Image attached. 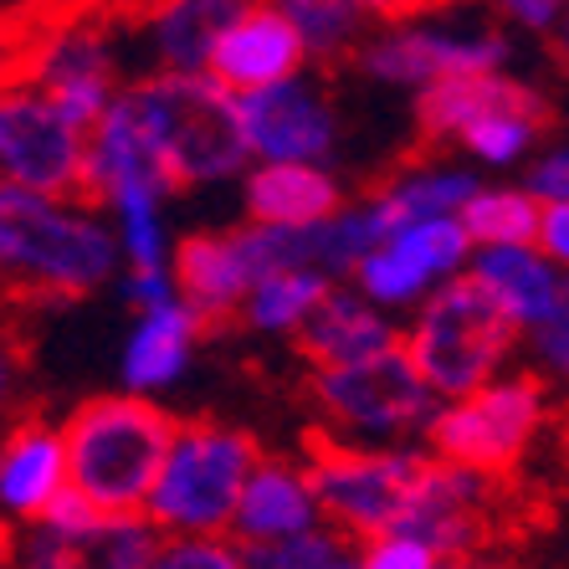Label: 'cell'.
Returning <instances> with one entry per match:
<instances>
[{
	"label": "cell",
	"instance_id": "cell-25",
	"mask_svg": "<svg viewBox=\"0 0 569 569\" xmlns=\"http://www.w3.org/2000/svg\"><path fill=\"white\" fill-rule=\"evenodd\" d=\"M477 186H482V180L457 170V164H411V170H400L396 180H385L370 196L380 200V211L390 216V226H406V221L457 216Z\"/></svg>",
	"mask_w": 569,
	"mask_h": 569
},
{
	"label": "cell",
	"instance_id": "cell-10",
	"mask_svg": "<svg viewBox=\"0 0 569 569\" xmlns=\"http://www.w3.org/2000/svg\"><path fill=\"white\" fill-rule=\"evenodd\" d=\"M508 47L503 31L488 27H431V21H406V27H385L380 37H365L355 47V62L370 72L375 82L390 88H431L441 78H467V72H508Z\"/></svg>",
	"mask_w": 569,
	"mask_h": 569
},
{
	"label": "cell",
	"instance_id": "cell-2",
	"mask_svg": "<svg viewBox=\"0 0 569 569\" xmlns=\"http://www.w3.org/2000/svg\"><path fill=\"white\" fill-rule=\"evenodd\" d=\"M174 421L144 396H98L67 416L62 472L67 488L98 513H139L164 462Z\"/></svg>",
	"mask_w": 569,
	"mask_h": 569
},
{
	"label": "cell",
	"instance_id": "cell-20",
	"mask_svg": "<svg viewBox=\"0 0 569 569\" xmlns=\"http://www.w3.org/2000/svg\"><path fill=\"white\" fill-rule=\"evenodd\" d=\"M62 488V437L37 416H6L0 421V503L21 518H41Z\"/></svg>",
	"mask_w": 569,
	"mask_h": 569
},
{
	"label": "cell",
	"instance_id": "cell-9",
	"mask_svg": "<svg viewBox=\"0 0 569 569\" xmlns=\"http://www.w3.org/2000/svg\"><path fill=\"white\" fill-rule=\"evenodd\" d=\"M88 133L57 113V103L27 78L0 82V186L37 196H82Z\"/></svg>",
	"mask_w": 569,
	"mask_h": 569
},
{
	"label": "cell",
	"instance_id": "cell-11",
	"mask_svg": "<svg viewBox=\"0 0 569 569\" xmlns=\"http://www.w3.org/2000/svg\"><path fill=\"white\" fill-rule=\"evenodd\" d=\"M313 400L333 416V426L359 431V437H396V431L426 426L437 411V396L426 390V380L416 375L400 345L359 359V365L318 370Z\"/></svg>",
	"mask_w": 569,
	"mask_h": 569
},
{
	"label": "cell",
	"instance_id": "cell-43",
	"mask_svg": "<svg viewBox=\"0 0 569 569\" xmlns=\"http://www.w3.org/2000/svg\"><path fill=\"white\" fill-rule=\"evenodd\" d=\"M323 569H355V565H349V559H333V565H323Z\"/></svg>",
	"mask_w": 569,
	"mask_h": 569
},
{
	"label": "cell",
	"instance_id": "cell-27",
	"mask_svg": "<svg viewBox=\"0 0 569 569\" xmlns=\"http://www.w3.org/2000/svg\"><path fill=\"white\" fill-rule=\"evenodd\" d=\"M457 221H462L472 252L477 247H533L539 200H529L523 186H477L457 211Z\"/></svg>",
	"mask_w": 569,
	"mask_h": 569
},
{
	"label": "cell",
	"instance_id": "cell-42",
	"mask_svg": "<svg viewBox=\"0 0 569 569\" xmlns=\"http://www.w3.org/2000/svg\"><path fill=\"white\" fill-rule=\"evenodd\" d=\"M11 559H16V533L0 523V569H11Z\"/></svg>",
	"mask_w": 569,
	"mask_h": 569
},
{
	"label": "cell",
	"instance_id": "cell-41",
	"mask_svg": "<svg viewBox=\"0 0 569 569\" xmlns=\"http://www.w3.org/2000/svg\"><path fill=\"white\" fill-rule=\"evenodd\" d=\"M41 6H62V11H103V16H119L129 0H27L21 11H41Z\"/></svg>",
	"mask_w": 569,
	"mask_h": 569
},
{
	"label": "cell",
	"instance_id": "cell-15",
	"mask_svg": "<svg viewBox=\"0 0 569 569\" xmlns=\"http://www.w3.org/2000/svg\"><path fill=\"white\" fill-rule=\"evenodd\" d=\"M170 282L174 298L211 329V323H231L241 298L252 292L257 267L247 252L241 226L231 231H190L170 247Z\"/></svg>",
	"mask_w": 569,
	"mask_h": 569
},
{
	"label": "cell",
	"instance_id": "cell-34",
	"mask_svg": "<svg viewBox=\"0 0 569 569\" xmlns=\"http://www.w3.org/2000/svg\"><path fill=\"white\" fill-rule=\"evenodd\" d=\"M565 6L569 0H498V11H503L508 27L529 31V37H559Z\"/></svg>",
	"mask_w": 569,
	"mask_h": 569
},
{
	"label": "cell",
	"instance_id": "cell-17",
	"mask_svg": "<svg viewBox=\"0 0 569 569\" xmlns=\"http://www.w3.org/2000/svg\"><path fill=\"white\" fill-rule=\"evenodd\" d=\"M159 529L144 513H93L82 529L41 523L27 539V569H144Z\"/></svg>",
	"mask_w": 569,
	"mask_h": 569
},
{
	"label": "cell",
	"instance_id": "cell-4",
	"mask_svg": "<svg viewBox=\"0 0 569 569\" xmlns=\"http://www.w3.org/2000/svg\"><path fill=\"white\" fill-rule=\"evenodd\" d=\"M518 339L523 333L508 318V308L472 272H457L421 298V313L400 333V349L431 396L457 400L477 385L498 380V365H508Z\"/></svg>",
	"mask_w": 569,
	"mask_h": 569
},
{
	"label": "cell",
	"instance_id": "cell-3",
	"mask_svg": "<svg viewBox=\"0 0 569 569\" xmlns=\"http://www.w3.org/2000/svg\"><path fill=\"white\" fill-rule=\"evenodd\" d=\"M119 103L149 133L174 190L216 186L252 164L241 144L237 98L216 88L206 72H144V78L123 82Z\"/></svg>",
	"mask_w": 569,
	"mask_h": 569
},
{
	"label": "cell",
	"instance_id": "cell-16",
	"mask_svg": "<svg viewBox=\"0 0 569 569\" xmlns=\"http://www.w3.org/2000/svg\"><path fill=\"white\" fill-rule=\"evenodd\" d=\"M241 0H129L119 21L144 41L149 72H206Z\"/></svg>",
	"mask_w": 569,
	"mask_h": 569
},
{
	"label": "cell",
	"instance_id": "cell-6",
	"mask_svg": "<svg viewBox=\"0 0 569 569\" xmlns=\"http://www.w3.org/2000/svg\"><path fill=\"white\" fill-rule=\"evenodd\" d=\"M21 78L57 103L72 129H93L113 98H119V41H113V16L103 11H62L41 6L27 11V57Z\"/></svg>",
	"mask_w": 569,
	"mask_h": 569
},
{
	"label": "cell",
	"instance_id": "cell-8",
	"mask_svg": "<svg viewBox=\"0 0 569 569\" xmlns=\"http://www.w3.org/2000/svg\"><path fill=\"white\" fill-rule=\"evenodd\" d=\"M543 411H549L543 385L533 375H508L457 396L447 411H431L426 437L437 447V462L498 482L523 462V451L543 426Z\"/></svg>",
	"mask_w": 569,
	"mask_h": 569
},
{
	"label": "cell",
	"instance_id": "cell-38",
	"mask_svg": "<svg viewBox=\"0 0 569 569\" xmlns=\"http://www.w3.org/2000/svg\"><path fill=\"white\" fill-rule=\"evenodd\" d=\"M123 298H129L133 313H144V308L170 303V298H174L170 267H144V272H129V278H123Z\"/></svg>",
	"mask_w": 569,
	"mask_h": 569
},
{
	"label": "cell",
	"instance_id": "cell-28",
	"mask_svg": "<svg viewBox=\"0 0 569 569\" xmlns=\"http://www.w3.org/2000/svg\"><path fill=\"white\" fill-rule=\"evenodd\" d=\"M288 27L298 31L308 62H339V57H355V47L365 41V11L359 0H272Z\"/></svg>",
	"mask_w": 569,
	"mask_h": 569
},
{
	"label": "cell",
	"instance_id": "cell-35",
	"mask_svg": "<svg viewBox=\"0 0 569 569\" xmlns=\"http://www.w3.org/2000/svg\"><path fill=\"white\" fill-rule=\"evenodd\" d=\"M359 569H437V555L421 549L416 539H400V533H385L365 549V565Z\"/></svg>",
	"mask_w": 569,
	"mask_h": 569
},
{
	"label": "cell",
	"instance_id": "cell-40",
	"mask_svg": "<svg viewBox=\"0 0 569 569\" xmlns=\"http://www.w3.org/2000/svg\"><path fill=\"white\" fill-rule=\"evenodd\" d=\"M529 345H533V355H539V365H549V370L559 375L569 359V318H555V323L529 329Z\"/></svg>",
	"mask_w": 569,
	"mask_h": 569
},
{
	"label": "cell",
	"instance_id": "cell-13",
	"mask_svg": "<svg viewBox=\"0 0 569 569\" xmlns=\"http://www.w3.org/2000/svg\"><path fill=\"white\" fill-rule=\"evenodd\" d=\"M237 119L252 164H323L339 149V108L313 78L237 98Z\"/></svg>",
	"mask_w": 569,
	"mask_h": 569
},
{
	"label": "cell",
	"instance_id": "cell-12",
	"mask_svg": "<svg viewBox=\"0 0 569 569\" xmlns=\"http://www.w3.org/2000/svg\"><path fill=\"white\" fill-rule=\"evenodd\" d=\"M472 262V241H467L457 216H437V221H406L390 226L385 241H375L370 252L355 262V292L375 308H411L421 303L431 288L447 278L467 272Z\"/></svg>",
	"mask_w": 569,
	"mask_h": 569
},
{
	"label": "cell",
	"instance_id": "cell-37",
	"mask_svg": "<svg viewBox=\"0 0 569 569\" xmlns=\"http://www.w3.org/2000/svg\"><path fill=\"white\" fill-rule=\"evenodd\" d=\"M533 247H539V252L549 257V262L565 267V257H569V200H559V206H539Z\"/></svg>",
	"mask_w": 569,
	"mask_h": 569
},
{
	"label": "cell",
	"instance_id": "cell-26",
	"mask_svg": "<svg viewBox=\"0 0 569 569\" xmlns=\"http://www.w3.org/2000/svg\"><path fill=\"white\" fill-rule=\"evenodd\" d=\"M333 282L323 272H308V267H288V272H267L262 282H252V292L241 298L237 318L247 329L262 333H298L303 318L313 313L323 298H329Z\"/></svg>",
	"mask_w": 569,
	"mask_h": 569
},
{
	"label": "cell",
	"instance_id": "cell-39",
	"mask_svg": "<svg viewBox=\"0 0 569 569\" xmlns=\"http://www.w3.org/2000/svg\"><path fill=\"white\" fill-rule=\"evenodd\" d=\"M451 0H359L365 21H385V27H406V21H426L431 11H441Z\"/></svg>",
	"mask_w": 569,
	"mask_h": 569
},
{
	"label": "cell",
	"instance_id": "cell-29",
	"mask_svg": "<svg viewBox=\"0 0 569 569\" xmlns=\"http://www.w3.org/2000/svg\"><path fill=\"white\" fill-rule=\"evenodd\" d=\"M543 123H549V108L533 103V108H503V113H488L477 119L472 129L457 139L472 159L492 164V170H513L523 159L533 154V144L543 139Z\"/></svg>",
	"mask_w": 569,
	"mask_h": 569
},
{
	"label": "cell",
	"instance_id": "cell-5",
	"mask_svg": "<svg viewBox=\"0 0 569 569\" xmlns=\"http://www.w3.org/2000/svg\"><path fill=\"white\" fill-rule=\"evenodd\" d=\"M257 462L262 447L247 431L216 421H174L164 462L149 488V523L190 533L226 529Z\"/></svg>",
	"mask_w": 569,
	"mask_h": 569
},
{
	"label": "cell",
	"instance_id": "cell-32",
	"mask_svg": "<svg viewBox=\"0 0 569 569\" xmlns=\"http://www.w3.org/2000/svg\"><path fill=\"white\" fill-rule=\"evenodd\" d=\"M144 569H241V555L221 539H180L159 543Z\"/></svg>",
	"mask_w": 569,
	"mask_h": 569
},
{
	"label": "cell",
	"instance_id": "cell-36",
	"mask_svg": "<svg viewBox=\"0 0 569 569\" xmlns=\"http://www.w3.org/2000/svg\"><path fill=\"white\" fill-rule=\"evenodd\" d=\"M21 57H27V11L0 0V82L21 78Z\"/></svg>",
	"mask_w": 569,
	"mask_h": 569
},
{
	"label": "cell",
	"instance_id": "cell-23",
	"mask_svg": "<svg viewBox=\"0 0 569 569\" xmlns=\"http://www.w3.org/2000/svg\"><path fill=\"white\" fill-rule=\"evenodd\" d=\"M200 333H206V323L180 298L133 313V333H129V345H123V380H129L133 396L159 390V385H170L174 375L186 370Z\"/></svg>",
	"mask_w": 569,
	"mask_h": 569
},
{
	"label": "cell",
	"instance_id": "cell-30",
	"mask_svg": "<svg viewBox=\"0 0 569 569\" xmlns=\"http://www.w3.org/2000/svg\"><path fill=\"white\" fill-rule=\"evenodd\" d=\"M333 559H345V543L329 539V533H288V539H262L247 543V559L241 569H323Z\"/></svg>",
	"mask_w": 569,
	"mask_h": 569
},
{
	"label": "cell",
	"instance_id": "cell-1",
	"mask_svg": "<svg viewBox=\"0 0 569 569\" xmlns=\"http://www.w3.org/2000/svg\"><path fill=\"white\" fill-rule=\"evenodd\" d=\"M119 272L103 211L82 196L0 186V303H72Z\"/></svg>",
	"mask_w": 569,
	"mask_h": 569
},
{
	"label": "cell",
	"instance_id": "cell-19",
	"mask_svg": "<svg viewBox=\"0 0 569 569\" xmlns=\"http://www.w3.org/2000/svg\"><path fill=\"white\" fill-rule=\"evenodd\" d=\"M241 196H247V221L272 226V231H303V226L329 221L345 206L339 174L323 164H247Z\"/></svg>",
	"mask_w": 569,
	"mask_h": 569
},
{
	"label": "cell",
	"instance_id": "cell-33",
	"mask_svg": "<svg viewBox=\"0 0 569 569\" xmlns=\"http://www.w3.org/2000/svg\"><path fill=\"white\" fill-rule=\"evenodd\" d=\"M523 190H529V200H539V206H559V200H569V154L565 149H549V154L529 159Z\"/></svg>",
	"mask_w": 569,
	"mask_h": 569
},
{
	"label": "cell",
	"instance_id": "cell-31",
	"mask_svg": "<svg viewBox=\"0 0 569 569\" xmlns=\"http://www.w3.org/2000/svg\"><path fill=\"white\" fill-rule=\"evenodd\" d=\"M27 365H31L27 329L16 323L11 303H0V421L11 416L16 390H21V380H27Z\"/></svg>",
	"mask_w": 569,
	"mask_h": 569
},
{
	"label": "cell",
	"instance_id": "cell-18",
	"mask_svg": "<svg viewBox=\"0 0 569 569\" xmlns=\"http://www.w3.org/2000/svg\"><path fill=\"white\" fill-rule=\"evenodd\" d=\"M467 272L508 308L518 333L555 323V318H569L565 267L549 262L539 247H477Z\"/></svg>",
	"mask_w": 569,
	"mask_h": 569
},
{
	"label": "cell",
	"instance_id": "cell-21",
	"mask_svg": "<svg viewBox=\"0 0 569 569\" xmlns=\"http://www.w3.org/2000/svg\"><path fill=\"white\" fill-rule=\"evenodd\" d=\"M543 103L529 82L513 72H467V78H441L416 93V123L426 144H457L477 119L503 113V108H533Z\"/></svg>",
	"mask_w": 569,
	"mask_h": 569
},
{
	"label": "cell",
	"instance_id": "cell-22",
	"mask_svg": "<svg viewBox=\"0 0 569 569\" xmlns=\"http://www.w3.org/2000/svg\"><path fill=\"white\" fill-rule=\"evenodd\" d=\"M400 345V333L385 323L375 303H365L349 288H329V298L303 318L298 329V349L318 370H339V365H359V359L380 355V349Z\"/></svg>",
	"mask_w": 569,
	"mask_h": 569
},
{
	"label": "cell",
	"instance_id": "cell-14",
	"mask_svg": "<svg viewBox=\"0 0 569 569\" xmlns=\"http://www.w3.org/2000/svg\"><path fill=\"white\" fill-rule=\"evenodd\" d=\"M303 41L288 27V16L272 0H241V11L231 16V27L221 31L211 62H206V78L231 98H247L288 78H303Z\"/></svg>",
	"mask_w": 569,
	"mask_h": 569
},
{
	"label": "cell",
	"instance_id": "cell-7",
	"mask_svg": "<svg viewBox=\"0 0 569 569\" xmlns=\"http://www.w3.org/2000/svg\"><path fill=\"white\" fill-rule=\"evenodd\" d=\"M308 462H313V472L303 482L313 492V508H323L355 539H385V533L400 529V518L411 513L431 457L370 451L349 447L329 431H308Z\"/></svg>",
	"mask_w": 569,
	"mask_h": 569
},
{
	"label": "cell",
	"instance_id": "cell-24",
	"mask_svg": "<svg viewBox=\"0 0 569 569\" xmlns=\"http://www.w3.org/2000/svg\"><path fill=\"white\" fill-rule=\"evenodd\" d=\"M313 492L298 477V467L288 462H257L247 488L237 498V513H231V529L237 539L262 543V539H288V533L313 529Z\"/></svg>",
	"mask_w": 569,
	"mask_h": 569
}]
</instances>
